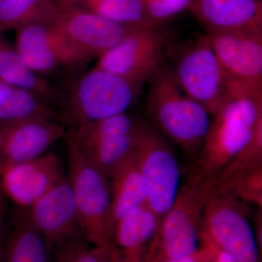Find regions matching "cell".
I'll use <instances>...</instances> for the list:
<instances>
[{"instance_id":"cell-1","label":"cell","mask_w":262,"mask_h":262,"mask_svg":"<svg viewBox=\"0 0 262 262\" xmlns=\"http://www.w3.org/2000/svg\"><path fill=\"white\" fill-rule=\"evenodd\" d=\"M212 117L196 159V172L204 177L216 178L246 145L262 120V84L229 80L220 108Z\"/></svg>"},{"instance_id":"cell-2","label":"cell","mask_w":262,"mask_h":262,"mask_svg":"<svg viewBox=\"0 0 262 262\" xmlns=\"http://www.w3.org/2000/svg\"><path fill=\"white\" fill-rule=\"evenodd\" d=\"M146 110L151 124L189 156L198 159L211 115L183 91L165 63L148 81Z\"/></svg>"},{"instance_id":"cell-3","label":"cell","mask_w":262,"mask_h":262,"mask_svg":"<svg viewBox=\"0 0 262 262\" xmlns=\"http://www.w3.org/2000/svg\"><path fill=\"white\" fill-rule=\"evenodd\" d=\"M215 184L216 178L196 171L180 185L173 204L160 221L147 262L182 257L198 251L203 211Z\"/></svg>"},{"instance_id":"cell-4","label":"cell","mask_w":262,"mask_h":262,"mask_svg":"<svg viewBox=\"0 0 262 262\" xmlns=\"http://www.w3.org/2000/svg\"><path fill=\"white\" fill-rule=\"evenodd\" d=\"M68 149L67 179L75 196L84 239L120 262L115 242L110 179L82 158L75 148Z\"/></svg>"},{"instance_id":"cell-5","label":"cell","mask_w":262,"mask_h":262,"mask_svg":"<svg viewBox=\"0 0 262 262\" xmlns=\"http://www.w3.org/2000/svg\"><path fill=\"white\" fill-rule=\"evenodd\" d=\"M133 153L147 185L146 206L156 215L159 225L180 187L178 159L166 138L145 120L136 121Z\"/></svg>"},{"instance_id":"cell-6","label":"cell","mask_w":262,"mask_h":262,"mask_svg":"<svg viewBox=\"0 0 262 262\" xmlns=\"http://www.w3.org/2000/svg\"><path fill=\"white\" fill-rule=\"evenodd\" d=\"M248 205L214 188L203 211L202 244L225 251L238 262H259Z\"/></svg>"},{"instance_id":"cell-7","label":"cell","mask_w":262,"mask_h":262,"mask_svg":"<svg viewBox=\"0 0 262 262\" xmlns=\"http://www.w3.org/2000/svg\"><path fill=\"white\" fill-rule=\"evenodd\" d=\"M140 86L95 67L80 77L71 91L67 115L73 126L126 113Z\"/></svg>"},{"instance_id":"cell-8","label":"cell","mask_w":262,"mask_h":262,"mask_svg":"<svg viewBox=\"0 0 262 262\" xmlns=\"http://www.w3.org/2000/svg\"><path fill=\"white\" fill-rule=\"evenodd\" d=\"M136 121L126 113L72 126L64 136L67 144L108 179L132 153Z\"/></svg>"},{"instance_id":"cell-9","label":"cell","mask_w":262,"mask_h":262,"mask_svg":"<svg viewBox=\"0 0 262 262\" xmlns=\"http://www.w3.org/2000/svg\"><path fill=\"white\" fill-rule=\"evenodd\" d=\"M168 40L163 27L133 29L98 58L96 67L141 87L163 64Z\"/></svg>"},{"instance_id":"cell-10","label":"cell","mask_w":262,"mask_h":262,"mask_svg":"<svg viewBox=\"0 0 262 262\" xmlns=\"http://www.w3.org/2000/svg\"><path fill=\"white\" fill-rule=\"evenodd\" d=\"M171 70L183 91L213 116L222 102L229 79L206 36L186 46Z\"/></svg>"},{"instance_id":"cell-11","label":"cell","mask_w":262,"mask_h":262,"mask_svg":"<svg viewBox=\"0 0 262 262\" xmlns=\"http://www.w3.org/2000/svg\"><path fill=\"white\" fill-rule=\"evenodd\" d=\"M15 33V49L38 75L87 62L66 39L57 27L56 20L27 24Z\"/></svg>"},{"instance_id":"cell-12","label":"cell","mask_w":262,"mask_h":262,"mask_svg":"<svg viewBox=\"0 0 262 262\" xmlns=\"http://www.w3.org/2000/svg\"><path fill=\"white\" fill-rule=\"evenodd\" d=\"M28 209L32 223L53 253L70 241L84 239L75 196L67 177Z\"/></svg>"},{"instance_id":"cell-13","label":"cell","mask_w":262,"mask_h":262,"mask_svg":"<svg viewBox=\"0 0 262 262\" xmlns=\"http://www.w3.org/2000/svg\"><path fill=\"white\" fill-rule=\"evenodd\" d=\"M57 27L76 51L89 61L118 44L135 27L112 21L83 8L62 11Z\"/></svg>"},{"instance_id":"cell-14","label":"cell","mask_w":262,"mask_h":262,"mask_svg":"<svg viewBox=\"0 0 262 262\" xmlns=\"http://www.w3.org/2000/svg\"><path fill=\"white\" fill-rule=\"evenodd\" d=\"M206 36L229 80L262 84V28Z\"/></svg>"},{"instance_id":"cell-15","label":"cell","mask_w":262,"mask_h":262,"mask_svg":"<svg viewBox=\"0 0 262 262\" xmlns=\"http://www.w3.org/2000/svg\"><path fill=\"white\" fill-rule=\"evenodd\" d=\"M66 177L61 159L47 153L2 168L0 185L19 208H29Z\"/></svg>"},{"instance_id":"cell-16","label":"cell","mask_w":262,"mask_h":262,"mask_svg":"<svg viewBox=\"0 0 262 262\" xmlns=\"http://www.w3.org/2000/svg\"><path fill=\"white\" fill-rule=\"evenodd\" d=\"M67 132L64 125L47 119L0 124V170L44 155Z\"/></svg>"},{"instance_id":"cell-17","label":"cell","mask_w":262,"mask_h":262,"mask_svg":"<svg viewBox=\"0 0 262 262\" xmlns=\"http://www.w3.org/2000/svg\"><path fill=\"white\" fill-rule=\"evenodd\" d=\"M189 10L206 33L262 28L261 0H192Z\"/></svg>"},{"instance_id":"cell-18","label":"cell","mask_w":262,"mask_h":262,"mask_svg":"<svg viewBox=\"0 0 262 262\" xmlns=\"http://www.w3.org/2000/svg\"><path fill=\"white\" fill-rule=\"evenodd\" d=\"M53 253L36 228L28 208H19L3 222L0 262H53Z\"/></svg>"},{"instance_id":"cell-19","label":"cell","mask_w":262,"mask_h":262,"mask_svg":"<svg viewBox=\"0 0 262 262\" xmlns=\"http://www.w3.org/2000/svg\"><path fill=\"white\" fill-rule=\"evenodd\" d=\"M158 227V218L146 204L122 217L115 229L120 262H147Z\"/></svg>"},{"instance_id":"cell-20","label":"cell","mask_w":262,"mask_h":262,"mask_svg":"<svg viewBox=\"0 0 262 262\" xmlns=\"http://www.w3.org/2000/svg\"><path fill=\"white\" fill-rule=\"evenodd\" d=\"M114 225L137 207L146 204L147 185L134 153L115 168L110 177Z\"/></svg>"},{"instance_id":"cell-21","label":"cell","mask_w":262,"mask_h":262,"mask_svg":"<svg viewBox=\"0 0 262 262\" xmlns=\"http://www.w3.org/2000/svg\"><path fill=\"white\" fill-rule=\"evenodd\" d=\"M0 80L13 87L31 91L48 102L54 98L51 84L27 65L3 34H0Z\"/></svg>"},{"instance_id":"cell-22","label":"cell","mask_w":262,"mask_h":262,"mask_svg":"<svg viewBox=\"0 0 262 262\" xmlns=\"http://www.w3.org/2000/svg\"><path fill=\"white\" fill-rule=\"evenodd\" d=\"M61 13L53 0H0V34L39 21H53Z\"/></svg>"},{"instance_id":"cell-23","label":"cell","mask_w":262,"mask_h":262,"mask_svg":"<svg viewBox=\"0 0 262 262\" xmlns=\"http://www.w3.org/2000/svg\"><path fill=\"white\" fill-rule=\"evenodd\" d=\"M55 115L47 101L31 91L13 86L0 103V124L32 119L54 120Z\"/></svg>"},{"instance_id":"cell-24","label":"cell","mask_w":262,"mask_h":262,"mask_svg":"<svg viewBox=\"0 0 262 262\" xmlns=\"http://www.w3.org/2000/svg\"><path fill=\"white\" fill-rule=\"evenodd\" d=\"M77 8L127 27H158L148 18L141 0H81Z\"/></svg>"},{"instance_id":"cell-25","label":"cell","mask_w":262,"mask_h":262,"mask_svg":"<svg viewBox=\"0 0 262 262\" xmlns=\"http://www.w3.org/2000/svg\"><path fill=\"white\" fill-rule=\"evenodd\" d=\"M215 188L262 209V165L219 177Z\"/></svg>"},{"instance_id":"cell-26","label":"cell","mask_w":262,"mask_h":262,"mask_svg":"<svg viewBox=\"0 0 262 262\" xmlns=\"http://www.w3.org/2000/svg\"><path fill=\"white\" fill-rule=\"evenodd\" d=\"M262 165V120L258 122L252 136L246 145L222 169L219 177L242 171Z\"/></svg>"},{"instance_id":"cell-27","label":"cell","mask_w":262,"mask_h":262,"mask_svg":"<svg viewBox=\"0 0 262 262\" xmlns=\"http://www.w3.org/2000/svg\"><path fill=\"white\" fill-rule=\"evenodd\" d=\"M85 239H77L67 243L53 253V262H112L106 253L84 244Z\"/></svg>"},{"instance_id":"cell-28","label":"cell","mask_w":262,"mask_h":262,"mask_svg":"<svg viewBox=\"0 0 262 262\" xmlns=\"http://www.w3.org/2000/svg\"><path fill=\"white\" fill-rule=\"evenodd\" d=\"M148 18L158 27L185 10L192 0H141Z\"/></svg>"},{"instance_id":"cell-29","label":"cell","mask_w":262,"mask_h":262,"mask_svg":"<svg viewBox=\"0 0 262 262\" xmlns=\"http://www.w3.org/2000/svg\"><path fill=\"white\" fill-rule=\"evenodd\" d=\"M213 253V246L202 244L195 253L182 257L168 258L160 262H210Z\"/></svg>"},{"instance_id":"cell-30","label":"cell","mask_w":262,"mask_h":262,"mask_svg":"<svg viewBox=\"0 0 262 262\" xmlns=\"http://www.w3.org/2000/svg\"><path fill=\"white\" fill-rule=\"evenodd\" d=\"M210 262H238L232 256L213 247V253Z\"/></svg>"},{"instance_id":"cell-31","label":"cell","mask_w":262,"mask_h":262,"mask_svg":"<svg viewBox=\"0 0 262 262\" xmlns=\"http://www.w3.org/2000/svg\"><path fill=\"white\" fill-rule=\"evenodd\" d=\"M60 12L77 8L81 0H53Z\"/></svg>"},{"instance_id":"cell-32","label":"cell","mask_w":262,"mask_h":262,"mask_svg":"<svg viewBox=\"0 0 262 262\" xmlns=\"http://www.w3.org/2000/svg\"><path fill=\"white\" fill-rule=\"evenodd\" d=\"M10 85L9 84L5 83L3 81L0 80V103L3 101V98L6 96L8 90H9Z\"/></svg>"},{"instance_id":"cell-33","label":"cell","mask_w":262,"mask_h":262,"mask_svg":"<svg viewBox=\"0 0 262 262\" xmlns=\"http://www.w3.org/2000/svg\"><path fill=\"white\" fill-rule=\"evenodd\" d=\"M5 215V209L0 211V251H1L2 239H3V222Z\"/></svg>"},{"instance_id":"cell-34","label":"cell","mask_w":262,"mask_h":262,"mask_svg":"<svg viewBox=\"0 0 262 262\" xmlns=\"http://www.w3.org/2000/svg\"><path fill=\"white\" fill-rule=\"evenodd\" d=\"M5 195L4 192L2 190V188H0V211H3L5 209Z\"/></svg>"},{"instance_id":"cell-35","label":"cell","mask_w":262,"mask_h":262,"mask_svg":"<svg viewBox=\"0 0 262 262\" xmlns=\"http://www.w3.org/2000/svg\"><path fill=\"white\" fill-rule=\"evenodd\" d=\"M0 188H1V185H0Z\"/></svg>"}]
</instances>
